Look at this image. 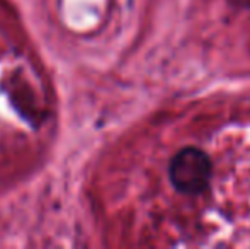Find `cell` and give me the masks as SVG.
Instances as JSON below:
<instances>
[{
    "label": "cell",
    "mask_w": 250,
    "mask_h": 249,
    "mask_svg": "<svg viewBox=\"0 0 250 249\" xmlns=\"http://www.w3.org/2000/svg\"><path fill=\"white\" fill-rule=\"evenodd\" d=\"M168 176L175 189L186 195L204 191L211 180V160L203 150L186 147L170 160Z\"/></svg>",
    "instance_id": "cell-1"
}]
</instances>
